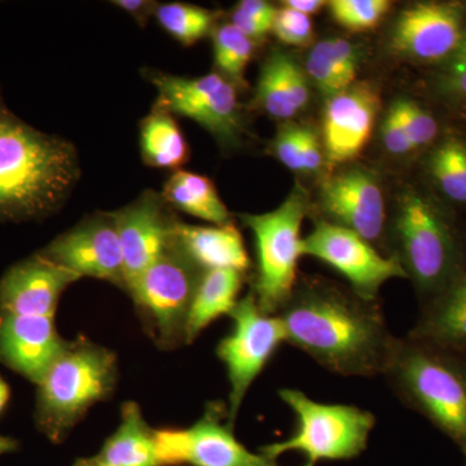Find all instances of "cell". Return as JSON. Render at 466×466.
<instances>
[{
  "instance_id": "cell-1",
  "label": "cell",
  "mask_w": 466,
  "mask_h": 466,
  "mask_svg": "<svg viewBox=\"0 0 466 466\" xmlns=\"http://www.w3.org/2000/svg\"><path fill=\"white\" fill-rule=\"evenodd\" d=\"M278 318L287 343L343 377L382 376L397 341L377 300L333 285L297 283Z\"/></svg>"
},
{
  "instance_id": "cell-2",
  "label": "cell",
  "mask_w": 466,
  "mask_h": 466,
  "mask_svg": "<svg viewBox=\"0 0 466 466\" xmlns=\"http://www.w3.org/2000/svg\"><path fill=\"white\" fill-rule=\"evenodd\" d=\"M72 143L42 133L0 97V220L42 219L63 207L79 179Z\"/></svg>"
},
{
  "instance_id": "cell-3",
  "label": "cell",
  "mask_w": 466,
  "mask_h": 466,
  "mask_svg": "<svg viewBox=\"0 0 466 466\" xmlns=\"http://www.w3.org/2000/svg\"><path fill=\"white\" fill-rule=\"evenodd\" d=\"M382 377L401 403L431 422L466 458V354L407 336Z\"/></svg>"
},
{
  "instance_id": "cell-4",
  "label": "cell",
  "mask_w": 466,
  "mask_h": 466,
  "mask_svg": "<svg viewBox=\"0 0 466 466\" xmlns=\"http://www.w3.org/2000/svg\"><path fill=\"white\" fill-rule=\"evenodd\" d=\"M116 379L115 352L86 339L67 343L36 385L35 421L41 433L54 443L63 441L91 407L108 400Z\"/></svg>"
},
{
  "instance_id": "cell-5",
  "label": "cell",
  "mask_w": 466,
  "mask_h": 466,
  "mask_svg": "<svg viewBox=\"0 0 466 466\" xmlns=\"http://www.w3.org/2000/svg\"><path fill=\"white\" fill-rule=\"evenodd\" d=\"M395 257L415 284L421 303L460 274L461 241L440 208L417 191L401 193L394 227Z\"/></svg>"
},
{
  "instance_id": "cell-6",
  "label": "cell",
  "mask_w": 466,
  "mask_h": 466,
  "mask_svg": "<svg viewBox=\"0 0 466 466\" xmlns=\"http://www.w3.org/2000/svg\"><path fill=\"white\" fill-rule=\"evenodd\" d=\"M308 211V195L296 186L275 210L241 216L256 245L257 272L251 294L266 314L278 315L299 283L297 272L303 257L300 231Z\"/></svg>"
},
{
  "instance_id": "cell-7",
  "label": "cell",
  "mask_w": 466,
  "mask_h": 466,
  "mask_svg": "<svg viewBox=\"0 0 466 466\" xmlns=\"http://www.w3.org/2000/svg\"><path fill=\"white\" fill-rule=\"evenodd\" d=\"M279 397L293 410L297 426L288 440L267 444L260 453L274 460L297 451L317 464L323 460H350L366 451L376 417L349 404L318 403L297 389H281Z\"/></svg>"
},
{
  "instance_id": "cell-8",
  "label": "cell",
  "mask_w": 466,
  "mask_h": 466,
  "mask_svg": "<svg viewBox=\"0 0 466 466\" xmlns=\"http://www.w3.org/2000/svg\"><path fill=\"white\" fill-rule=\"evenodd\" d=\"M202 271L177 248L126 285L135 308L164 349L184 342L187 318Z\"/></svg>"
},
{
  "instance_id": "cell-9",
  "label": "cell",
  "mask_w": 466,
  "mask_h": 466,
  "mask_svg": "<svg viewBox=\"0 0 466 466\" xmlns=\"http://www.w3.org/2000/svg\"><path fill=\"white\" fill-rule=\"evenodd\" d=\"M229 317L232 329L218 345L217 355L225 364L229 382L227 420L235 426L251 385L287 343V337L278 315L263 312L251 293L238 300Z\"/></svg>"
},
{
  "instance_id": "cell-10",
  "label": "cell",
  "mask_w": 466,
  "mask_h": 466,
  "mask_svg": "<svg viewBox=\"0 0 466 466\" xmlns=\"http://www.w3.org/2000/svg\"><path fill=\"white\" fill-rule=\"evenodd\" d=\"M302 254L336 269L351 290L367 300H377L380 289L392 279H408L400 259L385 256L358 233L328 220H319L303 238Z\"/></svg>"
},
{
  "instance_id": "cell-11",
  "label": "cell",
  "mask_w": 466,
  "mask_h": 466,
  "mask_svg": "<svg viewBox=\"0 0 466 466\" xmlns=\"http://www.w3.org/2000/svg\"><path fill=\"white\" fill-rule=\"evenodd\" d=\"M227 407L210 403L204 416L183 429H155L162 466H276L274 460L248 450L233 433Z\"/></svg>"
},
{
  "instance_id": "cell-12",
  "label": "cell",
  "mask_w": 466,
  "mask_h": 466,
  "mask_svg": "<svg viewBox=\"0 0 466 466\" xmlns=\"http://www.w3.org/2000/svg\"><path fill=\"white\" fill-rule=\"evenodd\" d=\"M146 76L174 115L192 119L219 142H236L241 133L240 106L236 86L225 76H180L158 70H147Z\"/></svg>"
},
{
  "instance_id": "cell-13",
  "label": "cell",
  "mask_w": 466,
  "mask_h": 466,
  "mask_svg": "<svg viewBox=\"0 0 466 466\" xmlns=\"http://www.w3.org/2000/svg\"><path fill=\"white\" fill-rule=\"evenodd\" d=\"M41 253L79 279H99L125 289L124 256L110 213L87 218L57 236Z\"/></svg>"
},
{
  "instance_id": "cell-14",
  "label": "cell",
  "mask_w": 466,
  "mask_h": 466,
  "mask_svg": "<svg viewBox=\"0 0 466 466\" xmlns=\"http://www.w3.org/2000/svg\"><path fill=\"white\" fill-rule=\"evenodd\" d=\"M465 33V12L458 3H416L398 17L391 45L403 56L444 63L458 50Z\"/></svg>"
},
{
  "instance_id": "cell-15",
  "label": "cell",
  "mask_w": 466,
  "mask_h": 466,
  "mask_svg": "<svg viewBox=\"0 0 466 466\" xmlns=\"http://www.w3.org/2000/svg\"><path fill=\"white\" fill-rule=\"evenodd\" d=\"M165 204L158 193L146 192L110 213L124 256L125 288L173 247L175 220L167 216Z\"/></svg>"
},
{
  "instance_id": "cell-16",
  "label": "cell",
  "mask_w": 466,
  "mask_h": 466,
  "mask_svg": "<svg viewBox=\"0 0 466 466\" xmlns=\"http://www.w3.org/2000/svg\"><path fill=\"white\" fill-rule=\"evenodd\" d=\"M78 280L39 251L9 267L0 279V317L55 318L64 291Z\"/></svg>"
},
{
  "instance_id": "cell-17",
  "label": "cell",
  "mask_w": 466,
  "mask_h": 466,
  "mask_svg": "<svg viewBox=\"0 0 466 466\" xmlns=\"http://www.w3.org/2000/svg\"><path fill=\"white\" fill-rule=\"evenodd\" d=\"M321 202L330 218L328 222L358 233L370 244L381 240L386 223L385 200L372 174L352 168L330 177L324 184Z\"/></svg>"
},
{
  "instance_id": "cell-18",
  "label": "cell",
  "mask_w": 466,
  "mask_h": 466,
  "mask_svg": "<svg viewBox=\"0 0 466 466\" xmlns=\"http://www.w3.org/2000/svg\"><path fill=\"white\" fill-rule=\"evenodd\" d=\"M379 109V94L367 85L351 86L328 100L324 147L329 167L346 164L360 155L370 142Z\"/></svg>"
},
{
  "instance_id": "cell-19",
  "label": "cell",
  "mask_w": 466,
  "mask_h": 466,
  "mask_svg": "<svg viewBox=\"0 0 466 466\" xmlns=\"http://www.w3.org/2000/svg\"><path fill=\"white\" fill-rule=\"evenodd\" d=\"M67 341L51 317H0V363L38 385Z\"/></svg>"
},
{
  "instance_id": "cell-20",
  "label": "cell",
  "mask_w": 466,
  "mask_h": 466,
  "mask_svg": "<svg viewBox=\"0 0 466 466\" xmlns=\"http://www.w3.org/2000/svg\"><path fill=\"white\" fill-rule=\"evenodd\" d=\"M174 247L200 271L250 268V258L240 229L235 223L225 226H192L175 222Z\"/></svg>"
},
{
  "instance_id": "cell-21",
  "label": "cell",
  "mask_w": 466,
  "mask_h": 466,
  "mask_svg": "<svg viewBox=\"0 0 466 466\" xmlns=\"http://www.w3.org/2000/svg\"><path fill=\"white\" fill-rule=\"evenodd\" d=\"M408 336L466 354V271H461L433 299Z\"/></svg>"
},
{
  "instance_id": "cell-22",
  "label": "cell",
  "mask_w": 466,
  "mask_h": 466,
  "mask_svg": "<svg viewBox=\"0 0 466 466\" xmlns=\"http://www.w3.org/2000/svg\"><path fill=\"white\" fill-rule=\"evenodd\" d=\"M245 274L235 269L202 272L187 318L184 343H191L214 321L231 315L238 305Z\"/></svg>"
},
{
  "instance_id": "cell-23",
  "label": "cell",
  "mask_w": 466,
  "mask_h": 466,
  "mask_svg": "<svg viewBox=\"0 0 466 466\" xmlns=\"http://www.w3.org/2000/svg\"><path fill=\"white\" fill-rule=\"evenodd\" d=\"M96 456L110 466H162L155 429L147 424L142 410L134 401L122 406L118 428Z\"/></svg>"
},
{
  "instance_id": "cell-24",
  "label": "cell",
  "mask_w": 466,
  "mask_h": 466,
  "mask_svg": "<svg viewBox=\"0 0 466 466\" xmlns=\"http://www.w3.org/2000/svg\"><path fill=\"white\" fill-rule=\"evenodd\" d=\"M140 150L144 164L179 170L189 156L188 143L175 115L157 99L140 124Z\"/></svg>"
},
{
  "instance_id": "cell-25",
  "label": "cell",
  "mask_w": 466,
  "mask_h": 466,
  "mask_svg": "<svg viewBox=\"0 0 466 466\" xmlns=\"http://www.w3.org/2000/svg\"><path fill=\"white\" fill-rule=\"evenodd\" d=\"M161 196L177 210L213 226L232 223L231 213L219 198L216 186L204 175L174 171L165 183Z\"/></svg>"
},
{
  "instance_id": "cell-26",
  "label": "cell",
  "mask_w": 466,
  "mask_h": 466,
  "mask_svg": "<svg viewBox=\"0 0 466 466\" xmlns=\"http://www.w3.org/2000/svg\"><path fill=\"white\" fill-rule=\"evenodd\" d=\"M155 16L165 32L187 47L204 39L216 21L214 12L179 2L158 5Z\"/></svg>"
},
{
  "instance_id": "cell-27",
  "label": "cell",
  "mask_w": 466,
  "mask_h": 466,
  "mask_svg": "<svg viewBox=\"0 0 466 466\" xmlns=\"http://www.w3.org/2000/svg\"><path fill=\"white\" fill-rule=\"evenodd\" d=\"M429 170L446 198L466 204V142L449 139L440 144L429 159Z\"/></svg>"
},
{
  "instance_id": "cell-28",
  "label": "cell",
  "mask_w": 466,
  "mask_h": 466,
  "mask_svg": "<svg viewBox=\"0 0 466 466\" xmlns=\"http://www.w3.org/2000/svg\"><path fill=\"white\" fill-rule=\"evenodd\" d=\"M214 61L219 75L233 85L244 79L245 69L254 54V41L232 24L218 27L213 35Z\"/></svg>"
},
{
  "instance_id": "cell-29",
  "label": "cell",
  "mask_w": 466,
  "mask_h": 466,
  "mask_svg": "<svg viewBox=\"0 0 466 466\" xmlns=\"http://www.w3.org/2000/svg\"><path fill=\"white\" fill-rule=\"evenodd\" d=\"M256 100L267 115L276 119H289L297 115L291 106L281 72L280 54L267 58L260 70Z\"/></svg>"
},
{
  "instance_id": "cell-30",
  "label": "cell",
  "mask_w": 466,
  "mask_h": 466,
  "mask_svg": "<svg viewBox=\"0 0 466 466\" xmlns=\"http://www.w3.org/2000/svg\"><path fill=\"white\" fill-rule=\"evenodd\" d=\"M328 5L339 25L351 32H367L379 25L391 3L388 0H333Z\"/></svg>"
},
{
  "instance_id": "cell-31",
  "label": "cell",
  "mask_w": 466,
  "mask_h": 466,
  "mask_svg": "<svg viewBox=\"0 0 466 466\" xmlns=\"http://www.w3.org/2000/svg\"><path fill=\"white\" fill-rule=\"evenodd\" d=\"M391 108L415 149L434 142L440 127L431 113L426 112L415 101L408 99L395 101Z\"/></svg>"
},
{
  "instance_id": "cell-32",
  "label": "cell",
  "mask_w": 466,
  "mask_h": 466,
  "mask_svg": "<svg viewBox=\"0 0 466 466\" xmlns=\"http://www.w3.org/2000/svg\"><path fill=\"white\" fill-rule=\"evenodd\" d=\"M306 73L309 78L318 86L319 90L333 97L341 92L351 87L346 84L345 79L339 75L332 58L328 54L324 41L318 43L311 51H309L308 60H306Z\"/></svg>"
},
{
  "instance_id": "cell-33",
  "label": "cell",
  "mask_w": 466,
  "mask_h": 466,
  "mask_svg": "<svg viewBox=\"0 0 466 466\" xmlns=\"http://www.w3.org/2000/svg\"><path fill=\"white\" fill-rule=\"evenodd\" d=\"M275 35L285 45L306 46L314 36L311 17L299 14L293 9L284 7L278 9L274 21Z\"/></svg>"
},
{
  "instance_id": "cell-34",
  "label": "cell",
  "mask_w": 466,
  "mask_h": 466,
  "mask_svg": "<svg viewBox=\"0 0 466 466\" xmlns=\"http://www.w3.org/2000/svg\"><path fill=\"white\" fill-rule=\"evenodd\" d=\"M438 87L451 97L466 100V33L458 50L444 61Z\"/></svg>"
},
{
  "instance_id": "cell-35",
  "label": "cell",
  "mask_w": 466,
  "mask_h": 466,
  "mask_svg": "<svg viewBox=\"0 0 466 466\" xmlns=\"http://www.w3.org/2000/svg\"><path fill=\"white\" fill-rule=\"evenodd\" d=\"M302 126L287 125L276 137L274 152L289 170L302 171L300 165V148H302Z\"/></svg>"
},
{
  "instance_id": "cell-36",
  "label": "cell",
  "mask_w": 466,
  "mask_h": 466,
  "mask_svg": "<svg viewBox=\"0 0 466 466\" xmlns=\"http://www.w3.org/2000/svg\"><path fill=\"white\" fill-rule=\"evenodd\" d=\"M280 66L291 106L299 112L305 108L309 99L308 76L297 66L296 61L287 55L280 54Z\"/></svg>"
},
{
  "instance_id": "cell-37",
  "label": "cell",
  "mask_w": 466,
  "mask_h": 466,
  "mask_svg": "<svg viewBox=\"0 0 466 466\" xmlns=\"http://www.w3.org/2000/svg\"><path fill=\"white\" fill-rule=\"evenodd\" d=\"M324 45L346 84H354L359 69V56L354 46L345 39L339 38L327 39Z\"/></svg>"
},
{
  "instance_id": "cell-38",
  "label": "cell",
  "mask_w": 466,
  "mask_h": 466,
  "mask_svg": "<svg viewBox=\"0 0 466 466\" xmlns=\"http://www.w3.org/2000/svg\"><path fill=\"white\" fill-rule=\"evenodd\" d=\"M382 142L385 144L386 149L392 153V155H407V153L415 150V147H413L412 142L408 137L403 126H401L392 108L389 110L385 122H383Z\"/></svg>"
},
{
  "instance_id": "cell-39",
  "label": "cell",
  "mask_w": 466,
  "mask_h": 466,
  "mask_svg": "<svg viewBox=\"0 0 466 466\" xmlns=\"http://www.w3.org/2000/svg\"><path fill=\"white\" fill-rule=\"evenodd\" d=\"M323 150L319 143L318 135L311 128L303 127L302 148H300V165L305 173H315L323 165Z\"/></svg>"
},
{
  "instance_id": "cell-40",
  "label": "cell",
  "mask_w": 466,
  "mask_h": 466,
  "mask_svg": "<svg viewBox=\"0 0 466 466\" xmlns=\"http://www.w3.org/2000/svg\"><path fill=\"white\" fill-rule=\"evenodd\" d=\"M232 25L236 29L240 30L244 35L250 38L251 41L265 38L267 33L271 32L272 24L263 23V21L257 20V18L249 16V15L242 12L241 9L236 8L232 14Z\"/></svg>"
},
{
  "instance_id": "cell-41",
  "label": "cell",
  "mask_w": 466,
  "mask_h": 466,
  "mask_svg": "<svg viewBox=\"0 0 466 466\" xmlns=\"http://www.w3.org/2000/svg\"><path fill=\"white\" fill-rule=\"evenodd\" d=\"M236 8L241 9L242 12L257 20L272 24V25H274L276 14H278V8L266 0H242Z\"/></svg>"
},
{
  "instance_id": "cell-42",
  "label": "cell",
  "mask_w": 466,
  "mask_h": 466,
  "mask_svg": "<svg viewBox=\"0 0 466 466\" xmlns=\"http://www.w3.org/2000/svg\"><path fill=\"white\" fill-rule=\"evenodd\" d=\"M113 5L139 20L142 25H146L150 15H155L158 7L156 3L147 0H116Z\"/></svg>"
},
{
  "instance_id": "cell-43",
  "label": "cell",
  "mask_w": 466,
  "mask_h": 466,
  "mask_svg": "<svg viewBox=\"0 0 466 466\" xmlns=\"http://www.w3.org/2000/svg\"><path fill=\"white\" fill-rule=\"evenodd\" d=\"M324 5L325 3L321 0H287L284 3V7L293 9V11L309 17L318 14L324 7Z\"/></svg>"
},
{
  "instance_id": "cell-44",
  "label": "cell",
  "mask_w": 466,
  "mask_h": 466,
  "mask_svg": "<svg viewBox=\"0 0 466 466\" xmlns=\"http://www.w3.org/2000/svg\"><path fill=\"white\" fill-rule=\"evenodd\" d=\"M9 398H11V388L7 382L0 376V413L7 407Z\"/></svg>"
},
{
  "instance_id": "cell-45",
  "label": "cell",
  "mask_w": 466,
  "mask_h": 466,
  "mask_svg": "<svg viewBox=\"0 0 466 466\" xmlns=\"http://www.w3.org/2000/svg\"><path fill=\"white\" fill-rule=\"evenodd\" d=\"M17 449L18 441L16 440L0 435V456L15 452Z\"/></svg>"
},
{
  "instance_id": "cell-46",
  "label": "cell",
  "mask_w": 466,
  "mask_h": 466,
  "mask_svg": "<svg viewBox=\"0 0 466 466\" xmlns=\"http://www.w3.org/2000/svg\"><path fill=\"white\" fill-rule=\"evenodd\" d=\"M73 466H110L104 462L103 460L97 458V456H94V458L88 459H79L76 460V464Z\"/></svg>"
},
{
  "instance_id": "cell-47",
  "label": "cell",
  "mask_w": 466,
  "mask_h": 466,
  "mask_svg": "<svg viewBox=\"0 0 466 466\" xmlns=\"http://www.w3.org/2000/svg\"><path fill=\"white\" fill-rule=\"evenodd\" d=\"M462 266H464V271H466V250L462 251Z\"/></svg>"
},
{
  "instance_id": "cell-48",
  "label": "cell",
  "mask_w": 466,
  "mask_h": 466,
  "mask_svg": "<svg viewBox=\"0 0 466 466\" xmlns=\"http://www.w3.org/2000/svg\"><path fill=\"white\" fill-rule=\"evenodd\" d=\"M305 466H315L314 464H311V462H308Z\"/></svg>"
},
{
  "instance_id": "cell-49",
  "label": "cell",
  "mask_w": 466,
  "mask_h": 466,
  "mask_svg": "<svg viewBox=\"0 0 466 466\" xmlns=\"http://www.w3.org/2000/svg\"><path fill=\"white\" fill-rule=\"evenodd\" d=\"M464 466H466V459H465V464H464Z\"/></svg>"
},
{
  "instance_id": "cell-50",
  "label": "cell",
  "mask_w": 466,
  "mask_h": 466,
  "mask_svg": "<svg viewBox=\"0 0 466 466\" xmlns=\"http://www.w3.org/2000/svg\"><path fill=\"white\" fill-rule=\"evenodd\" d=\"M466 459V458H465Z\"/></svg>"
}]
</instances>
